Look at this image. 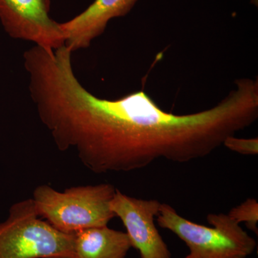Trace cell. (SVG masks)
Here are the masks:
<instances>
[{"instance_id": "cell-1", "label": "cell", "mask_w": 258, "mask_h": 258, "mask_svg": "<svg viewBox=\"0 0 258 258\" xmlns=\"http://www.w3.org/2000/svg\"><path fill=\"white\" fill-rule=\"evenodd\" d=\"M115 186L109 183L72 186L58 191L47 184L37 186L33 200L37 213L56 230L67 234L108 225Z\"/></svg>"}, {"instance_id": "cell-2", "label": "cell", "mask_w": 258, "mask_h": 258, "mask_svg": "<svg viewBox=\"0 0 258 258\" xmlns=\"http://www.w3.org/2000/svg\"><path fill=\"white\" fill-rule=\"evenodd\" d=\"M207 220L212 227L189 221L161 203L156 221L187 246L184 258H247L253 253L257 242L228 215L209 214Z\"/></svg>"}, {"instance_id": "cell-3", "label": "cell", "mask_w": 258, "mask_h": 258, "mask_svg": "<svg viewBox=\"0 0 258 258\" xmlns=\"http://www.w3.org/2000/svg\"><path fill=\"white\" fill-rule=\"evenodd\" d=\"M0 258H76L75 234L56 230L42 219L32 198L22 200L0 222Z\"/></svg>"}, {"instance_id": "cell-4", "label": "cell", "mask_w": 258, "mask_h": 258, "mask_svg": "<svg viewBox=\"0 0 258 258\" xmlns=\"http://www.w3.org/2000/svg\"><path fill=\"white\" fill-rule=\"evenodd\" d=\"M50 7L51 0H0V22L12 38L55 50L64 45V37Z\"/></svg>"}, {"instance_id": "cell-5", "label": "cell", "mask_w": 258, "mask_h": 258, "mask_svg": "<svg viewBox=\"0 0 258 258\" xmlns=\"http://www.w3.org/2000/svg\"><path fill=\"white\" fill-rule=\"evenodd\" d=\"M161 204L157 200L132 198L118 189L112 199L111 211L123 222L132 247L141 258H171L155 224Z\"/></svg>"}, {"instance_id": "cell-6", "label": "cell", "mask_w": 258, "mask_h": 258, "mask_svg": "<svg viewBox=\"0 0 258 258\" xmlns=\"http://www.w3.org/2000/svg\"><path fill=\"white\" fill-rule=\"evenodd\" d=\"M138 0H95L74 18L60 23L64 45L72 52L88 48L106 30L110 20L128 14Z\"/></svg>"}, {"instance_id": "cell-7", "label": "cell", "mask_w": 258, "mask_h": 258, "mask_svg": "<svg viewBox=\"0 0 258 258\" xmlns=\"http://www.w3.org/2000/svg\"><path fill=\"white\" fill-rule=\"evenodd\" d=\"M131 248L127 234L108 225L75 233L76 258H125Z\"/></svg>"}, {"instance_id": "cell-8", "label": "cell", "mask_w": 258, "mask_h": 258, "mask_svg": "<svg viewBox=\"0 0 258 258\" xmlns=\"http://www.w3.org/2000/svg\"><path fill=\"white\" fill-rule=\"evenodd\" d=\"M227 215L237 223L244 222L247 229L257 235L258 203L256 199H247L240 205L231 209Z\"/></svg>"}, {"instance_id": "cell-9", "label": "cell", "mask_w": 258, "mask_h": 258, "mask_svg": "<svg viewBox=\"0 0 258 258\" xmlns=\"http://www.w3.org/2000/svg\"><path fill=\"white\" fill-rule=\"evenodd\" d=\"M222 145L227 149L242 154V155H257L258 139L237 138L235 136H230L225 139Z\"/></svg>"}, {"instance_id": "cell-10", "label": "cell", "mask_w": 258, "mask_h": 258, "mask_svg": "<svg viewBox=\"0 0 258 258\" xmlns=\"http://www.w3.org/2000/svg\"><path fill=\"white\" fill-rule=\"evenodd\" d=\"M251 3H252V4H253L254 6L257 7L258 0H251Z\"/></svg>"}]
</instances>
